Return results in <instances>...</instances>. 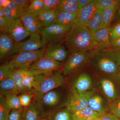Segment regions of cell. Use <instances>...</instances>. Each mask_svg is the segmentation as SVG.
<instances>
[{
	"label": "cell",
	"mask_w": 120,
	"mask_h": 120,
	"mask_svg": "<svg viewBox=\"0 0 120 120\" xmlns=\"http://www.w3.org/2000/svg\"><path fill=\"white\" fill-rule=\"evenodd\" d=\"M83 94L87 99L88 107L99 113L103 115L107 113L103 99L100 95L95 94L92 91H90Z\"/></svg>",
	"instance_id": "cell-16"
},
{
	"label": "cell",
	"mask_w": 120,
	"mask_h": 120,
	"mask_svg": "<svg viewBox=\"0 0 120 120\" xmlns=\"http://www.w3.org/2000/svg\"><path fill=\"white\" fill-rule=\"evenodd\" d=\"M11 2V0H0V8L3 7L4 8Z\"/></svg>",
	"instance_id": "cell-47"
},
{
	"label": "cell",
	"mask_w": 120,
	"mask_h": 120,
	"mask_svg": "<svg viewBox=\"0 0 120 120\" xmlns=\"http://www.w3.org/2000/svg\"><path fill=\"white\" fill-rule=\"evenodd\" d=\"M58 13L56 11H42L37 15V18L43 27H47L56 24Z\"/></svg>",
	"instance_id": "cell-23"
},
{
	"label": "cell",
	"mask_w": 120,
	"mask_h": 120,
	"mask_svg": "<svg viewBox=\"0 0 120 120\" xmlns=\"http://www.w3.org/2000/svg\"></svg>",
	"instance_id": "cell-52"
},
{
	"label": "cell",
	"mask_w": 120,
	"mask_h": 120,
	"mask_svg": "<svg viewBox=\"0 0 120 120\" xmlns=\"http://www.w3.org/2000/svg\"><path fill=\"white\" fill-rule=\"evenodd\" d=\"M47 119L49 120H75V114L69 106H67L55 111Z\"/></svg>",
	"instance_id": "cell-25"
},
{
	"label": "cell",
	"mask_w": 120,
	"mask_h": 120,
	"mask_svg": "<svg viewBox=\"0 0 120 120\" xmlns=\"http://www.w3.org/2000/svg\"><path fill=\"white\" fill-rule=\"evenodd\" d=\"M103 11L101 9H98L86 25L92 34H94L101 28Z\"/></svg>",
	"instance_id": "cell-28"
},
{
	"label": "cell",
	"mask_w": 120,
	"mask_h": 120,
	"mask_svg": "<svg viewBox=\"0 0 120 120\" xmlns=\"http://www.w3.org/2000/svg\"><path fill=\"white\" fill-rule=\"evenodd\" d=\"M45 48L35 51L24 52L15 55L8 62L12 68L28 69L31 65L44 56Z\"/></svg>",
	"instance_id": "cell-5"
},
{
	"label": "cell",
	"mask_w": 120,
	"mask_h": 120,
	"mask_svg": "<svg viewBox=\"0 0 120 120\" xmlns=\"http://www.w3.org/2000/svg\"><path fill=\"white\" fill-rule=\"evenodd\" d=\"M61 0H43V8L42 11H56Z\"/></svg>",
	"instance_id": "cell-36"
},
{
	"label": "cell",
	"mask_w": 120,
	"mask_h": 120,
	"mask_svg": "<svg viewBox=\"0 0 120 120\" xmlns=\"http://www.w3.org/2000/svg\"><path fill=\"white\" fill-rule=\"evenodd\" d=\"M39 120H48V119H46V118H41Z\"/></svg>",
	"instance_id": "cell-50"
},
{
	"label": "cell",
	"mask_w": 120,
	"mask_h": 120,
	"mask_svg": "<svg viewBox=\"0 0 120 120\" xmlns=\"http://www.w3.org/2000/svg\"><path fill=\"white\" fill-rule=\"evenodd\" d=\"M19 89L11 77L0 81V94L4 97L19 94Z\"/></svg>",
	"instance_id": "cell-22"
},
{
	"label": "cell",
	"mask_w": 120,
	"mask_h": 120,
	"mask_svg": "<svg viewBox=\"0 0 120 120\" xmlns=\"http://www.w3.org/2000/svg\"><path fill=\"white\" fill-rule=\"evenodd\" d=\"M120 4V3L112 8L103 11L100 29L109 27L110 23L113 22L116 11Z\"/></svg>",
	"instance_id": "cell-29"
},
{
	"label": "cell",
	"mask_w": 120,
	"mask_h": 120,
	"mask_svg": "<svg viewBox=\"0 0 120 120\" xmlns=\"http://www.w3.org/2000/svg\"><path fill=\"white\" fill-rule=\"evenodd\" d=\"M98 9L96 0H93L91 3L79 10L77 14L76 22L86 26L91 18Z\"/></svg>",
	"instance_id": "cell-14"
},
{
	"label": "cell",
	"mask_w": 120,
	"mask_h": 120,
	"mask_svg": "<svg viewBox=\"0 0 120 120\" xmlns=\"http://www.w3.org/2000/svg\"><path fill=\"white\" fill-rule=\"evenodd\" d=\"M20 103L23 107H28L30 105L32 95L31 94L24 92L19 96Z\"/></svg>",
	"instance_id": "cell-39"
},
{
	"label": "cell",
	"mask_w": 120,
	"mask_h": 120,
	"mask_svg": "<svg viewBox=\"0 0 120 120\" xmlns=\"http://www.w3.org/2000/svg\"><path fill=\"white\" fill-rule=\"evenodd\" d=\"M101 120H120L116 116L110 113H106L101 118Z\"/></svg>",
	"instance_id": "cell-44"
},
{
	"label": "cell",
	"mask_w": 120,
	"mask_h": 120,
	"mask_svg": "<svg viewBox=\"0 0 120 120\" xmlns=\"http://www.w3.org/2000/svg\"><path fill=\"white\" fill-rule=\"evenodd\" d=\"M22 109L11 110L8 120H22Z\"/></svg>",
	"instance_id": "cell-40"
},
{
	"label": "cell",
	"mask_w": 120,
	"mask_h": 120,
	"mask_svg": "<svg viewBox=\"0 0 120 120\" xmlns=\"http://www.w3.org/2000/svg\"><path fill=\"white\" fill-rule=\"evenodd\" d=\"M24 26L31 34L33 33L41 34L42 27L37 18V15L31 12H26L20 18Z\"/></svg>",
	"instance_id": "cell-15"
},
{
	"label": "cell",
	"mask_w": 120,
	"mask_h": 120,
	"mask_svg": "<svg viewBox=\"0 0 120 120\" xmlns=\"http://www.w3.org/2000/svg\"><path fill=\"white\" fill-rule=\"evenodd\" d=\"M119 77H120V72H119Z\"/></svg>",
	"instance_id": "cell-51"
},
{
	"label": "cell",
	"mask_w": 120,
	"mask_h": 120,
	"mask_svg": "<svg viewBox=\"0 0 120 120\" xmlns=\"http://www.w3.org/2000/svg\"><path fill=\"white\" fill-rule=\"evenodd\" d=\"M9 24L5 17H0V34L8 33Z\"/></svg>",
	"instance_id": "cell-41"
},
{
	"label": "cell",
	"mask_w": 120,
	"mask_h": 120,
	"mask_svg": "<svg viewBox=\"0 0 120 120\" xmlns=\"http://www.w3.org/2000/svg\"><path fill=\"white\" fill-rule=\"evenodd\" d=\"M7 105L11 110L22 109L19 98L17 94H12L5 97Z\"/></svg>",
	"instance_id": "cell-31"
},
{
	"label": "cell",
	"mask_w": 120,
	"mask_h": 120,
	"mask_svg": "<svg viewBox=\"0 0 120 120\" xmlns=\"http://www.w3.org/2000/svg\"><path fill=\"white\" fill-rule=\"evenodd\" d=\"M68 106L75 113L88 107V101L83 94L77 92L73 86L69 94Z\"/></svg>",
	"instance_id": "cell-12"
},
{
	"label": "cell",
	"mask_w": 120,
	"mask_h": 120,
	"mask_svg": "<svg viewBox=\"0 0 120 120\" xmlns=\"http://www.w3.org/2000/svg\"><path fill=\"white\" fill-rule=\"evenodd\" d=\"M110 113L120 119V98L112 102L109 107Z\"/></svg>",
	"instance_id": "cell-37"
},
{
	"label": "cell",
	"mask_w": 120,
	"mask_h": 120,
	"mask_svg": "<svg viewBox=\"0 0 120 120\" xmlns=\"http://www.w3.org/2000/svg\"><path fill=\"white\" fill-rule=\"evenodd\" d=\"M62 65L61 62L43 56L31 65L28 69L37 72L39 75H49L58 70Z\"/></svg>",
	"instance_id": "cell-7"
},
{
	"label": "cell",
	"mask_w": 120,
	"mask_h": 120,
	"mask_svg": "<svg viewBox=\"0 0 120 120\" xmlns=\"http://www.w3.org/2000/svg\"><path fill=\"white\" fill-rule=\"evenodd\" d=\"M8 34L15 43L22 41L31 34L24 26L20 19L15 20L9 24Z\"/></svg>",
	"instance_id": "cell-11"
},
{
	"label": "cell",
	"mask_w": 120,
	"mask_h": 120,
	"mask_svg": "<svg viewBox=\"0 0 120 120\" xmlns=\"http://www.w3.org/2000/svg\"><path fill=\"white\" fill-rule=\"evenodd\" d=\"M12 1L20 6L27 8L30 3V0H12Z\"/></svg>",
	"instance_id": "cell-42"
},
{
	"label": "cell",
	"mask_w": 120,
	"mask_h": 120,
	"mask_svg": "<svg viewBox=\"0 0 120 120\" xmlns=\"http://www.w3.org/2000/svg\"><path fill=\"white\" fill-rule=\"evenodd\" d=\"M15 70L10 67L8 63L1 65L0 67V81L11 77Z\"/></svg>",
	"instance_id": "cell-34"
},
{
	"label": "cell",
	"mask_w": 120,
	"mask_h": 120,
	"mask_svg": "<svg viewBox=\"0 0 120 120\" xmlns=\"http://www.w3.org/2000/svg\"><path fill=\"white\" fill-rule=\"evenodd\" d=\"M65 28L58 24H56L47 27H42L41 34L42 39L46 43H57L61 41L67 32Z\"/></svg>",
	"instance_id": "cell-9"
},
{
	"label": "cell",
	"mask_w": 120,
	"mask_h": 120,
	"mask_svg": "<svg viewBox=\"0 0 120 120\" xmlns=\"http://www.w3.org/2000/svg\"><path fill=\"white\" fill-rule=\"evenodd\" d=\"M43 0H31L27 9V12H29L38 15L43 10Z\"/></svg>",
	"instance_id": "cell-33"
},
{
	"label": "cell",
	"mask_w": 120,
	"mask_h": 120,
	"mask_svg": "<svg viewBox=\"0 0 120 120\" xmlns=\"http://www.w3.org/2000/svg\"><path fill=\"white\" fill-rule=\"evenodd\" d=\"M11 110L7 105L5 97L0 95V120H8Z\"/></svg>",
	"instance_id": "cell-32"
},
{
	"label": "cell",
	"mask_w": 120,
	"mask_h": 120,
	"mask_svg": "<svg viewBox=\"0 0 120 120\" xmlns=\"http://www.w3.org/2000/svg\"><path fill=\"white\" fill-rule=\"evenodd\" d=\"M76 13L64 12L58 13L56 24L63 27L68 31L76 22Z\"/></svg>",
	"instance_id": "cell-21"
},
{
	"label": "cell",
	"mask_w": 120,
	"mask_h": 120,
	"mask_svg": "<svg viewBox=\"0 0 120 120\" xmlns=\"http://www.w3.org/2000/svg\"><path fill=\"white\" fill-rule=\"evenodd\" d=\"M101 88L105 95L112 102L117 98V92L116 86L111 80L101 79L100 81Z\"/></svg>",
	"instance_id": "cell-20"
},
{
	"label": "cell",
	"mask_w": 120,
	"mask_h": 120,
	"mask_svg": "<svg viewBox=\"0 0 120 120\" xmlns=\"http://www.w3.org/2000/svg\"><path fill=\"white\" fill-rule=\"evenodd\" d=\"M111 46L113 49L120 53V38L112 42Z\"/></svg>",
	"instance_id": "cell-45"
},
{
	"label": "cell",
	"mask_w": 120,
	"mask_h": 120,
	"mask_svg": "<svg viewBox=\"0 0 120 120\" xmlns=\"http://www.w3.org/2000/svg\"><path fill=\"white\" fill-rule=\"evenodd\" d=\"M120 38V22L111 28L110 34L111 43Z\"/></svg>",
	"instance_id": "cell-38"
},
{
	"label": "cell",
	"mask_w": 120,
	"mask_h": 120,
	"mask_svg": "<svg viewBox=\"0 0 120 120\" xmlns=\"http://www.w3.org/2000/svg\"><path fill=\"white\" fill-rule=\"evenodd\" d=\"M4 8L5 17L9 24L15 20L20 19L27 12V8L17 4L12 0L7 7Z\"/></svg>",
	"instance_id": "cell-13"
},
{
	"label": "cell",
	"mask_w": 120,
	"mask_h": 120,
	"mask_svg": "<svg viewBox=\"0 0 120 120\" xmlns=\"http://www.w3.org/2000/svg\"><path fill=\"white\" fill-rule=\"evenodd\" d=\"M89 60L101 75L109 78H120V52L108 48L95 50L91 52Z\"/></svg>",
	"instance_id": "cell-1"
},
{
	"label": "cell",
	"mask_w": 120,
	"mask_h": 120,
	"mask_svg": "<svg viewBox=\"0 0 120 120\" xmlns=\"http://www.w3.org/2000/svg\"><path fill=\"white\" fill-rule=\"evenodd\" d=\"M35 80L40 84V88L37 92V101H38L46 93L56 88L64 86L66 83L64 75L60 72L53 73L49 75H37Z\"/></svg>",
	"instance_id": "cell-4"
},
{
	"label": "cell",
	"mask_w": 120,
	"mask_h": 120,
	"mask_svg": "<svg viewBox=\"0 0 120 120\" xmlns=\"http://www.w3.org/2000/svg\"><path fill=\"white\" fill-rule=\"evenodd\" d=\"M91 52H77L69 56L63 69V73L67 75L83 65L89 60Z\"/></svg>",
	"instance_id": "cell-8"
},
{
	"label": "cell",
	"mask_w": 120,
	"mask_h": 120,
	"mask_svg": "<svg viewBox=\"0 0 120 120\" xmlns=\"http://www.w3.org/2000/svg\"><path fill=\"white\" fill-rule=\"evenodd\" d=\"M64 42L71 53L92 52L97 49L98 46V43L90 30L86 26L76 22L67 32Z\"/></svg>",
	"instance_id": "cell-2"
},
{
	"label": "cell",
	"mask_w": 120,
	"mask_h": 120,
	"mask_svg": "<svg viewBox=\"0 0 120 120\" xmlns=\"http://www.w3.org/2000/svg\"><path fill=\"white\" fill-rule=\"evenodd\" d=\"M43 57L62 63L67 60L68 53L64 46L57 43L47 45Z\"/></svg>",
	"instance_id": "cell-10"
},
{
	"label": "cell",
	"mask_w": 120,
	"mask_h": 120,
	"mask_svg": "<svg viewBox=\"0 0 120 120\" xmlns=\"http://www.w3.org/2000/svg\"><path fill=\"white\" fill-rule=\"evenodd\" d=\"M99 9L105 11L120 3V0H96Z\"/></svg>",
	"instance_id": "cell-35"
},
{
	"label": "cell",
	"mask_w": 120,
	"mask_h": 120,
	"mask_svg": "<svg viewBox=\"0 0 120 120\" xmlns=\"http://www.w3.org/2000/svg\"><path fill=\"white\" fill-rule=\"evenodd\" d=\"M101 118L98 117H92L87 118L86 120H101Z\"/></svg>",
	"instance_id": "cell-49"
},
{
	"label": "cell",
	"mask_w": 120,
	"mask_h": 120,
	"mask_svg": "<svg viewBox=\"0 0 120 120\" xmlns=\"http://www.w3.org/2000/svg\"><path fill=\"white\" fill-rule=\"evenodd\" d=\"M73 86L80 94H84L90 91L92 88V79L87 73H82L75 80Z\"/></svg>",
	"instance_id": "cell-19"
},
{
	"label": "cell",
	"mask_w": 120,
	"mask_h": 120,
	"mask_svg": "<svg viewBox=\"0 0 120 120\" xmlns=\"http://www.w3.org/2000/svg\"><path fill=\"white\" fill-rule=\"evenodd\" d=\"M74 114L75 120H86L87 118L92 117L101 118L104 115L94 112L89 107Z\"/></svg>",
	"instance_id": "cell-30"
},
{
	"label": "cell",
	"mask_w": 120,
	"mask_h": 120,
	"mask_svg": "<svg viewBox=\"0 0 120 120\" xmlns=\"http://www.w3.org/2000/svg\"><path fill=\"white\" fill-rule=\"evenodd\" d=\"M41 118V112L35 101L23 110L22 120H39Z\"/></svg>",
	"instance_id": "cell-24"
},
{
	"label": "cell",
	"mask_w": 120,
	"mask_h": 120,
	"mask_svg": "<svg viewBox=\"0 0 120 120\" xmlns=\"http://www.w3.org/2000/svg\"><path fill=\"white\" fill-rule=\"evenodd\" d=\"M46 43L42 39L38 33H33L29 38L20 42L15 43L12 54L24 52L35 51L45 48Z\"/></svg>",
	"instance_id": "cell-6"
},
{
	"label": "cell",
	"mask_w": 120,
	"mask_h": 120,
	"mask_svg": "<svg viewBox=\"0 0 120 120\" xmlns=\"http://www.w3.org/2000/svg\"><path fill=\"white\" fill-rule=\"evenodd\" d=\"M77 1L79 9H80L91 3L93 0H77Z\"/></svg>",
	"instance_id": "cell-43"
},
{
	"label": "cell",
	"mask_w": 120,
	"mask_h": 120,
	"mask_svg": "<svg viewBox=\"0 0 120 120\" xmlns=\"http://www.w3.org/2000/svg\"><path fill=\"white\" fill-rule=\"evenodd\" d=\"M112 27H107L99 29L93 34L94 38L98 43L96 50L107 49L111 46L110 34Z\"/></svg>",
	"instance_id": "cell-18"
},
{
	"label": "cell",
	"mask_w": 120,
	"mask_h": 120,
	"mask_svg": "<svg viewBox=\"0 0 120 120\" xmlns=\"http://www.w3.org/2000/svg\"><path fill=\"white\" fill-rule=\"evenodd\" d=\"M59 88L47 92L37 101L41 118L47 119L51 114L60 109V107L63 105L68 106V103L64 102L63 94Z\"/></svg>",
	"instance_id": "cell-3"
},
{
	"label": "cell",
	"mask_w": 120,
	"mask_h": 120,
	"mask_svg": "<svg viewBox=\"0 0 120 120\" xmlns=\"http://www.w3.org/2000/svg\"><path fill=\"white\" fill-rule=\"evenodd\" d=\"M77 0H61L56 11L77 14L79 11Z\"/></svg>",
	"instance_id": "cell-26"
},
{
	"label": "cell",
	"mask_w": 120,
	"mask_h": 120,
	"mask_svg": "<svg viewBox=\"0 0 120 120\" xmlns=\"http://www.w3.org/2000/svg\"><path fill=\"white\" fill-rule=\"evenodd\" d=\"M15 41L8 33L0 34V59L1 60L11 55Z\"/></svg>",
	"instance_id": "cell-17"
},
{
	"label": "cell",
	"mask_w": 120,
	"mask_h": 120,
	"mask_svg": "<svg viewBox=\"0 0 120 120\" xmlns=\"http://www.w3.org/2000/svg\"><path fill=\"white\" fill-rule=\"evenodd\" d=\"M120 22V4L116 11L115 17L113 22L118 23Z\"/></svg>",
	"instance_id": "cell-46"
},
{
	"label": "cell",
	"mask_w": 120,
	"mask_h": 120,
	"mask_svg": "<svg viewBox=\"0 0 120 120\" xmlns=\"http://www.w3.org/2000/svg\"><path fill=\"white\" fill-rule=\"evenodd\" d=\"M5 17L4 8L3 7L0 8V17Z\"/></svg>",
	"instance_id": "cell-48"
},
{
	"label": "cell",
	"mask_w": 120,
	"mask_h": 120,
	"mask_svg": "<svg viewBox=\"0 0 120 120\" xmlns=\"http://www.w3.org/2000/svg\"><path fill=\"white\" fill-rule=\"evenodd\" d=\"M29 72L28 69H15L12 75L13 81L19 89V93L26 92L23 86L24 77Z\"/></svg>",
	"instance_id": "cell-27"
}]
</instances>
